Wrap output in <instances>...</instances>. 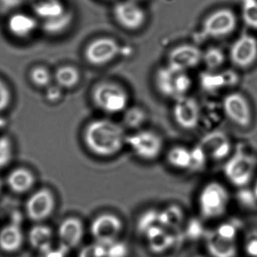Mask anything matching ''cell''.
I'll list each match as a JSON object with an SVG mask.
<instances>
[{"mask_svg":"<svg viewBox=\"0 0 257 257\" xmlns=\"http://www.w3.org/2000/svg\"><path fill=\"white\" fill-rule=\"evenodd\" d=\"M38 20L35 16L26 13H16L9 19L8 28L12 34L18 38H28L38 28Z\"/></svg>","mask_w":257,"mask_h":257,"instance_id":"cell-22","label":"cell"},{"mask_svg":"<svg viewBox=\"0 0 257 257\" xmlns=\"http://www.w3.org/2000/svg\"><path fill=\"white\" fill-rule=\"evenodd\" d=\"M125 112V122L129 127H140L145 121V112L140 108L126 109Z\"/></svg>","mask_w":257,"mask_h":257,"instance_id":"cell-37","label":"cell"},{"mask_svg":"<svg viewBox=\"0 0 257 257\" xmlns=\"http://www.w3.org/2000/svg\"><path fill=\"white\" fill-rule=\"evenodd\" d=\"M35 17L42 23L61 17L69 11L61 0H33Z\"/></svg>","mask_w":257,"mask_h":257,"instance_id":"cell-23","label":"cell"},{"mask_svg":"<svg viewBox=\"0 0 257 257\" xmlns=\"http://www.w3.org/2000/svg\"><path fill=\"white\" fill-rule=\"evenodd\" d=\"M126 145L140 159L153 161L159 158L163 150L160 135L150 130H138L126 138Z\"/></svg>","mask_w":257,"mask_h":257,"instance_id":"cell-7","label":"cell"},{"mask_svg":"<svg viewBox=\"0 0 257 257\" xmlns=\"http://www.w3.org/2000/svg\"><path fill=\"white\" fill-rule=\"evenodd\" d=\"M161 225L159 220V212L155 210L144 212L138 222V229L140 234H143L147 230L156 225Z\"/></svg>","mask_w":257,"mask_h":257,"instance_id":"cell-32","label":"cell"},{"mask_svg":"<svg viewBox=\"0 0 257 257\" xmlns=\"http://www.w3.org/2000/svg\"><path fill=\"white\" fill-rule=\"evenodd\" d=\"M32 82L39 87H49L52 82V76L50 72L43 67H37L33 69L31 73Z\"/></svg>","mask_w":257,"mask_h":257,"instance_id":"cell-35","label":"cell"},{"mask_svg":"<svg viewBox=\"0 0 257 257\" xmlns=\"http://www.w3.org/2000/svg\"><path fill=\"white\" fill-rule=\"evenodd\" d=\"M167 161L173 168L178 170H189L191 165V149L183 146L172 147L167 154Z\"/></svg>","mask_w":257,"mask_h":257,"instance_id":"cell-27","label":"cell"},{"mask_svg":"<svg viewBox=\"0 0 257 257\" xmlns=\"http://www.w3.org/2000/svg\"><path fill=\"white\" fill-rule=\"evenodd\" d=\"M257 167L255 156L243 150L237 149L230 155L224 165V175L231 184L242 188L250 183L253 178Z\"/></svg>","mask_w":257,"mask_h":257,"instance_id":"cell-4","label":"cell"},{"mask_svg":"<svg viewBox=\"0 0 257 257\" xmlns=\"http://www.w3.org/2000/svg\"><path fill=\"white\" fill-rule=\"evenodd\" d=\"M208 156L199 144L191 149V165L189 171H200L204 169L208 161Z\"/></svg>","mask_w":257,"mask_h":257,"instance_id":"cell-33","label":"cell"},{"mask_svg":"<svg viewBox=\"0 0 257 257\" xmlns=\"http://www.w3.org/2000/svg\"><path fill=\"white\" fill-rule=\"evenodd\" d=\"M55 198L48 189H40L33 193L25 205L27 216L34 222L46 220L55 210Z\"/></svg>","mask_w":257,"mask_h":257,"instance_id":"cell-13","label":"cell"},{"mask_svg":"<svg viewBox=\"0 0 257 257\" xmlns=\"http://www.w3.org/2000/svg\"><path fill=\"white\" fill-rule=\"evenodd\" d=\"M35 181L34 174L25 168L13 170L7 177L9 188L16 194L26 193L34 187Z\"/></svg>","mask_w":257,"mask_h":257,"instance_id":"cell-24","label":"cell"},{"mask_svg":"<svg viewBox=\"0 0 257 257\" xmlns=\"http://www.w3.org/2000/svg\"><path fill=\"white\" fill-rule=\"evenodd\" d=\"M120 53V45L109 37H102L91 42L85 50L87 61L94 66H103L112 62Z\"/></svg>","mask_w":257,"mask_h":257,"instance_id":"cell-14","label":"cell"},{"mask_svg":"<svg viewBox=\"0 0 257 257\" xmlns=\"http://www.w3.org/2000/svg\"><path fill=\"white\" fill-rule=\"evenodd\" d=\"M253 195L255 199L257 200V180L255 181V185L253 187Z\"/></svg>","mask_w":257,"mask_h":257,"instance_id":"cell-45","label":"cell"},{"mask_svg":"<svg viewBox=\"0 0 257 257\" xmlns=\"http://www.w3.org/2000/svg\"><path fill=\"white\" fill-rule=\"evenodd\" d=\"M202 51L195 45H179L170 51L167 64L187 72L202 62Z\"/></svg>","mask_w":257,"mask_h":257,"instance_id":"cell-15","label":"cell"},{"mask_svg":"<svg viewBox=\"0 0 257 257\" xmlns=\"http://www.w3.org/2000/svg\"><path fill=\"white\" fill-rule=\"evenodd\" d=\"M134 1H136V2H139V1H141V0H134Z\"/></svg>","mask_w":257,"mask_h":257,"instance_id":"cell-47","label":"cell"},{"mask_svg":"<svg viewBox=\"0 0 257 257\" xmlns=\"http://www.w3.org/2000/svg\"><path fill=\"white\" fill-rule=\"evenodd\" d=\"M124 229L122 220L113 213H104L96 216L90 231L95 241L108 244L118 240Z\"/></svg>","mask_w":257,"mask_h":257,"instance_id":"cell-8","label":"cell"},{"mask_svg":"<svg viewBox=\"0 0 257 257\" xmlns=\"http://www.w3.org/2000/svg\"><path fill=\"white\" fill-rule=\"evenodd\" d=\"M28 239L31 246L41 252L52 246L53 232L50 227L38 224L31 228Z\"/></svg>","mask_w":257,"mask_h":257,"instance_id":"cell-25","label":"cell"},{"mask_svg":"<svg viewBox=\"0 0 257 257\" xmlns=\"http://www.w3.org/2000/svg\"><path fill=\"white\" fill-rule=\"evenodd\" d=\"M112 13L117 24L127 31H138L147 22L146 12L134 0H123L117 3L114 6Z\"/></svg>","mask_w":257,"mask_h":257,"instance_id":"cell-10","label":"cell"},{"mask_svg":"<svg viewBox=\"0 0 257 257\" xmlns=\"http://www.w3.org/2000/svg\"><path fill=\"white\" fill-rule=\"evenodd\" d=\"M92 97L97 107L108 114L124 112L129 104L128 93L115 82L98 84L93 91Z\"/></svg>","mask_w":257,"mask_h":257,"instance_id":"cell-5","label":"cell"},{"mask_svg":"<svg viewBox=\"0 0 257 257\" xmlns=\"http://www.w3.org/2000/svg\"><path fill=\"white\" fill-rule=\"evenodd\" d=\"M62 89L63 88L58 85L55 86L49 85L47 87V91H46V97L48 100L51 102L58 101L62 97Z\"/></svg>","mask_w":257,"mask_h":257,"instance_id":"cell-43","label":"cell"},{"mask_svg":"<svg viewBox=\"0 0 257 257\" xmlns=\"http://www.w3.org/2000/svg\"><path fill=\"white\" fill-rule=\"evenodd\" d=\"M229 58L233 65L237 68L251 67L257 59L256 39L247 34L237 37L230 48Z\"/></svg>","mask_w":257,"mask_h":257,"instance_id":"cell-12","label":"cell"},{"mask_svg":"<svg viewBox=\"0 0 257 257\" xmlns=\"http://www.w3.org/2000/svg\"><path fill=\"white\" fill-rule=\"evenodd\" d=\"M56 84L62 88H71L79 83L80 74L79 70L70 66H64L57 70L55 74Z\"/></svg>","mask_w":257,"mask_h":257,"instance_id":"cell-28","label":"cell"},{"mask_svg":"<svg viewBox=\"0 0 257 257\" xmlns=\"http://www.w3.org/2000/svg\"><path fill=\"white\" fill-rule=\"evenodd\" d=\"M225 62V55L219 47L208 48L202 53V62L209 71L219 70Z\"/></svg>","mask_w":257,"mask_h":257,"instance_id":"cell-29","label":"cell"},{"mask_svg":"<svg viewBox=\"0 0 257 257\" xmlns=\"http://www.w3.org/2000/svg\"><path fill=\"white\" fill-rule=\"evenodd\" d=\"M142 235L145 237L150 250L156 254L166 252L175 242L174 233L161 225L150 228Z\"/></svg>","mask_w":257,"mask_h":257,"instance_id":"cell-20","label":"cell"},{"mask_svg":"<svg viewBox=\"0 0 257 257\" xmlns=\"http://www.w3.org/2000/svg\"><path fill=\"white\" fill-rule=\"evenodd\" d=\"M25 2L26 0H0V9L7 11L16 10L23 5Z\"/></svg>","mask_w":257,"mask_h":257,"instance_id":"cell-44","label":"cell"},{"mask_svg":"<svg viewBox=\"0 0 257 257\" xmlns=\"http://www.w3.org/2000/svg\"><path fill=\"white\" fill-rule=\"evenodd\" d=\"M22 216L19 212L13 214L11 220L0 229V249L12 253L17 252L24 243Z\"/></svg>","mask_w":257,"mask_h":257,"instance_id":"cell-17","label":"cell"},{"mask_svg":"<svg viewBox=\"0 0 257 257\" xmlns=\"http://www.w3.org/2000/svg\"><path fill=\"white\" fill-rule=\"evenodd\" d=\"M195 257H204V256H202V255H197V256H195Z\"/></svg>","mask_w":257,"mask_h":257,"instance_id":"cell-48","label":"cell"},{"mask_svg":"<svg viewBox=\"0 0 257 257\" xmlns=\"http://www.w3.org/2000/svg\"><path fill=\"white\" fill-rule=\"evenodd\" d=\"M229 203L228 189L219 182H209L203 186L198 195V210L206 219L222 217L226 213Z\"/></svg>","mask_w":257,"mask_h":257,"instance_id":"cell-3","label":"cell"},{"mask_svg":"<svg viewBox=\"0 0 257 257\" xmlns=\"http://www.w3.org/2000/svg\"><path fill=\"white\" fill-rule=\"evenodd\" d=\"M59 246L70 252L82 241L84 236V226L82 221L76 217L64 219L58 227Z\"/></svg>","mask_w":257,"mask_h":257,"instance_id":"cell-18","label":"cell"},{"mask_svg":"<svg viewBox=\"0 0 257 257\" xmlns=\"http://www.w3.org/2000/svg\"><path fill=\"white\" fill-rule=\"evenodd\" d=\"M68 252L61 246H58V247L51 246L49 249L40 252V257H67Z\"/></svg>","mask_w":257,"mask_h":257,"instance_id":"cell-42","label":"cell"},{"mask_svg":"<svg viewBox=\"0 0 257 257\" xmlns=\"http://www.w3.org/2000/svg\"><path fill=\"white\" fill-rule=\"evenodd\" d=\"M78 257H106V245L94 241L82 247Z\"/></svg>","mask_w":257,"mask_h":257,"instance_id":"cell-36","label":"cell"},{"mask_svg":"<svg viewBox=\"0 0 257 257\" xmlns=\"http://www.w3.org/2000/svg\"><path fill=\"white\" fill-rule=\"evenodd\" d=\"M127 253V244L118 240L106 244V257H126Z\"/></svg>","mask_w":257,"mask_h":257,"instance_id":"cell-38","label":"cell"},{"mask_svg":"<svg viewBox=\"0 0 257 257\" xmlns=\"http://www.w3.org/2000/svg\"><path fill=\"white\" fill-rule=\"evenodd\" d=\"M159 220L162 226L175 233L184 220V213L179 206H168L159 212Z\"/></svg>","mask_w":257,"mask_h":257,"instance_id":"cell-26","label":"cell"},{"mask_svg":"<svg viewBox=\"0 0 257 257\" xmlns=\"http://www.w3.org/2000/svg\"><path fill=\"white\" fill-rule=\"evenodd\" d=\"M236 15L230 9L216 10L206 17L201 25V35L207 39L225 38L237 28Z\"/></svg>","mask_w":257,"mask_h":257,"instance_id":"cell-6","label":"cell"},{"mask_svg":"<svg viewBox=\"0 0 257 257\" xmlns=\"http://www.w3.org/2000/svg\"><path fill=\"white\" fill-rule=\"evenodd\" d=\"M73 16L71 12L69 10L65 14L61 17L57 18L54 20L49 22H43L42 27L43 31L50 35H58L64 33L73 22Z\"/></svg>","mask_w":257,"mask_h":257,"instance_id":"cell-30","label":"cell"},{"mask_svg":"<svg viewBox=\"0 0 257 257\" xmlns=\"http://www.w3.org/2000/svg\"><path fill=\"white\" fill-rule=\"evenodd\" d=\"M241 17L248 28L257 30V0H241Z\"/></svg>","mask_w":257,"mask_h":257,"instance_id":"cell-31","label":"cell"},{"mask_svg":"<svg viewBox=\"0 0 257 257\" xmlns=\"http://www.w3.org/2000/svg\"><path fill=\"white\" fill-rule=\"evenodd\" d=\"M13 157V143L7 137L0 138V169L8 166Z\"/></svg>","mask_w":257,"mask_h":257,"instance_id":"cell-34","label":"cell"},{"mask_svg":"<svg viewBox=\"0 0 257 257\" xmlns=\"http://www.w3.org/2000/svg\"><path fill=\"white\" fill-rule=\"evenodd\" d=\"M127 135L118 123L100 118L88 124L84 134L88 150L100 157H111L119 153L126 144Z\"/></svg>","mask_w":257,"mask_h":257,"instance_id":"cell-1","label":"cell"},{"mask_svg":"<svg viewBox=\"0 0 257 257\" xmlns=\"http://www.w3.org/2000/svg\"><path fill=\"white\" fill-rule=\"evenodd\" d=\"M238 81L234 72L224 71L204 72L200 77V83L203 89L207 91H216L227 87L235 85Z\"/></svg>","mask_w":257,"mask_h":257,"instance_id":"cell-21","label":"cell"},{"mask_svg":"<svg viewBox=\"0 0 257 257\" xmlns=\"http://www.w3.org/2000/svg\"><path fill=\"white\" fill-rule=\"evenodd\" d=\"M172 113L176 124L185 131L196 128L201 120L199 103L190 96H184L174 100Z\"/></svg>","mask_w":257,"mask_h":257,"instance_id":"cell-11","label":"cell"},{"mask_svg":"<svg viewBox=\"0 0 257 257\" xmlns=\"http://www.w3.org/2000/svg\"><path fill=\"white\" fill-rule=\"evenodd\" d=\"M245 253L249 257H257V229L249 231L243 242Z\"/></svg>","mask_w":257,"mask_h":257,"instance_id":"cell-39","label":"cell"},{"mask_svg":"<svg viewBox=\"0 0 257 257\" xmlns=\"http://www.w3.org/2000/svg\"><path fill=\"white\" fill-rule=\"evenodd\" d=\"M205 246L212 257H236L237 254L236 240L223 237L215 230L206 234Z\"/></svg>","mask_w":257,"mask_h":257,"instance_id":"cell-19","label":"cell"},{"mask_svg":"<svg viewBox=\"0 0 257 257\" xmlns=\"http://www.w3.org/2000/svg\"><path fill=\"white\" fill-rule=\"evenodd\" d=\"M3 183L2 180L0 179V192H1V189H2Z\"/></svg>","mask_w":257,"mask_h":257,"instance_id":"cell-46","label":"cell"},{"mask_svg":"<svg viewBox=\"0 0 257 257\" xmlns=\"http://www.w3.org/2000/svg\"><path fill=\"white\" fill-rule=\"evenodd\" d=\"M209 159L221 161L231 154V141L229 137L222 131H214L204 135L199 142Z\"/></svg>","mask_w":257,"mask_h":257,"instance_id":"cell-16","label":"cell"},{"mask_svg":"<svg viewBox=\"0 0 257 257\" xmlns=\"http://www.w3.org/2000/svg\"><path fill=\"white\" fill-rule=\"evenodd\" d=\"M154 81L159 94L174 100L187 95L192 88V79L187 72L168 64L156 70Z\"/></svg>","mask_w":257,"mask_h":257,"instance_id":"cell-2","label":"cell"},{"mask_svg":"<svg viewBox=\"0 0 257 257\" xmlns=\"http://www.w3.org/2000/svg\"><path fill=\"white\" fill-rule=\"evenodd\" d=\"M11 102V92L5 82L0 79V112L8 107Z\"/></svg>","mask_w":257,"mask_h":257,"instance_id":"cell-41","label":"cell"},{"mask_svg":"<svg viewBox=\"0 0 257 257\" xmlns=\"http://www.w3.org/2000/svg\"><path fill=\"white\" fill-rule=\"evenodd\" d=\"M218 234L227 238L236 240L237 235V227L231 222H224L214 229Z\"/></svg>","mask_w":257,"mask_h":257,"instance_id":"cell-40","label":"cell"},{"mask_svg":"<svg viewBox=\"0 0 257 257\" xmlns=\"http://www.w3.org/2000/svg\"><path fill=\"white\" fill-rule=\"evenodd\" d=\"M222 109L228 120L237 127L246 128L252 122V110L247 99L240 92H231L224 97Z\"/></svg>","mask_w":257,"mask_h":257,"instance_id":"cell-9","label":"cell"}]
</instances>
